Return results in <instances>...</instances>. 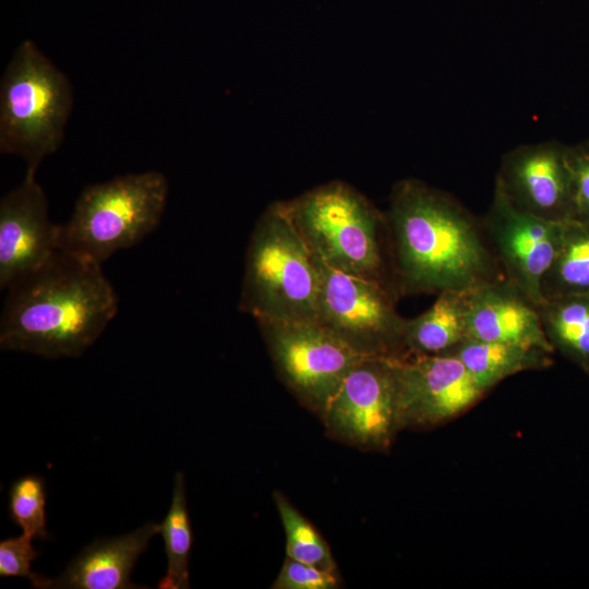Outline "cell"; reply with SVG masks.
<instances>
[{
	"mask_svg": "<svg viewBox=\"0 0 589 589\" xmlns=\"http://www.w3.org/2000/svg\"><path fill=\"white\" fill-rule=\"evenodd\" d=\"M7 290L1 349L47 359L83 354L118 311L101 265L60 250Z\"/></svg>",
	"mask_w": 589,
	"mask_h": 589,
	"instance_id": "obj_1",
	"label": "cell"
},
{
	"mask_svg": "<svg viewBox=\"0 0 589 589\" xmlns=\"http://www.w3.org/2000/svg\"><path fill=\"white\" fill-rule=\"evenodd\" d=\"M385 217L401 293L466 291L500 278L481 227L448 194L418 179L400 180Z\"/></svg>",
	"mask_w": 589,
	"mask_h": 589,
	"instance_id": "obj_2",
	"label": "cell"
},
{
	"mask_svg": "<svg viewBox=\"0 0 589 589\" xmlns=\"http://www.w3.org/2000/svg\"><path fill=\"white\" fill-rule=\"evenodd\" d=\"M317 261L283 201L260 215L248 243L239 310L259 321L315 320Z\"/></svg>",
	"mask_w": 589,
	"mask_h": 589,
	"instance_id": "obj_3",
	"label": "cell"
},
{
	"mask_svg": "<svg viewBox=\"0 0 589 589\" xmlns=\"http://www.w3.org/2000/svg\"><path fill=\"white\" fill-rule=\"evenodd\" d=\"M72 107L67 75L24 40L0 82V152L22 157L26 171L36 172L61 145Z\"/></svg>",
	"mask_w": 589,
	"mask_h": 589,
	"instance_id": "obj_4",
	"label": "cell"
},
{
	"mask_svg": "<svg viewBox=\"0 0 589 589\" xmlns=\"http://www.w3.org/2000/svg\"><path fill=\"white\" fill-rule=\"evenodd\" d=\"M283 203L317 261L388 285L381 241L386 217L356 188L334 180Z\"/></svg>",
	"mask_w": 589,
	"mask_h": 589,
	"instance_id": "obj_5",
	"label": "cell"
},
{
	"mask_svg": "<svg viewBox=\"0 0 589 589\" xmlns=\"http://www.w3.org/2000/svg\"><path fill=\"white\" fill-rule=\"evenodd\" d=\"M168 192L167 178L155 170L86 187L60 225L59 250L101 265L158 226Z\"/></svg>",
	"mask_w": 589,
	"mask_h": 589,
	"instance_id": "obj_6",
	"label": "cell"
},
{
	"mask_svg": "<svg viewBox=\"0 0 589 589\" xmlns=\"http://www.w3.org/2000/svg\"><path fill=\"white\" fill-rule=\"evenodd\" d=\"M317 265L315 321L362 356L407 357L406 318L395 308L392 287L333 269L320 261Z\"/></svg>",
	"mask_w": 589,
	"mask_h": 589,
	"instance_id": "obj_7",
	"label": "cell"
},
{
	"mask_svg": "<svg viewBox=\"0 0 589 589\" xmlns=\"http://www.w3.org/2000/svg\"><path fill=\"white\" fill-rule=\"evenodd\" d=\"M257 324L284 383L320 412L350 370L365 358L315 320Z\"/></svg>",
	"mask_w": 589,
	"mask_h": 589,
	"instance_id": "obj_8",
	"label": "cell"
},
{
	"mask_svg": "<svg viewBox=\"0 0 589 589\" xmlns=\"http://www.w3.org/2000/svg\"><path fill=\"white\" fill-rule=\"evenodd\" d=\"M397 358L365 357L321 412L328 431L356 446L383 448L398 425Z\"/></svg>",
	"mask_w": 589,
	"mask_h": 589,
	"instance_id": "obj_9",
	"label": "cell"
},
{
	"mask_svg": "<svg viewBox=\"0 0 589 589\" xmlns=\"http://www.w3.org/2000/svg\"><path fill=\"white\" fill-rule=\"evenodd\" d=\"M484 226L504 278L539 308L544 301L542 281L557 251L563 221L520 209L495 182Z\"/></svg>",
	"mask_w": 589,
	"mask_h": 589,
	"instance_id": "obj_10",
	"label": "cell"
},
{
	"mask_svg": "<svg viewBox=\"0 0 589 589\" xmlns=\"http://www.w3.org/2000/svg\"><path fill=\"white\" fill-rule=\"evenodd\" d=\"M399 428L443 423L486 393L452 354H411L396 360Z\"/></svg>",
	"mask_w": 589,
	"mask_h": 589,
	"instance_id": "obj_11",
	"label": "cell"
},
{
	"mask_svg": "<svg viewBox=\"0 0 589 589\" xmlns=\"http://www.w3.org/2000/svg\"><path fill=\"white\" fill-rule=\"evenodd\" d=\"M36 172L0 201V288L46 263L59 251L60 225L49 218L48 200Z\"/></svg>",
	"mask_w": 589,
	"mask_h": 589,
	"instance_id": "obj_12",
	"label": "cell"
},
{
	"mask_svg": "<svg viewBox=\"0 0 589 589\" xmlns=\"http://www.w3.org/2000/svg\"><path fill=\"white\" fill-rule=\"evenodd\" d=\"M522 211L552 221L573 217L566 148L556 143L522 145L508 152L496 180Z\"/></svg>",
	"mask_w": 589,
	"mask_h": 589,
	"instance_id": "obj_13",
	"label": "cell"
},
{
	"mask_svg": "<svg viewBox=\"0 0 589 589\" xmlns=\"http://www.w3.org/2000/svg\"><path fill=\"white\" fill-rule=\"evenodd\" d=\"M466 338L554 352L538 308L504 277L483 281L467 290Z\"/></svg>",
	"mask_w": 589,
	"mask_h": 589,
	"instance_id": "obj_14",
	"label": "cell"
},
{
	"mask_svg": "<svg viewBox=\"0 0 589 589\" xmlns=\"http://www.w3.org/2000/svg\"><path fill=\"white\" fill-rule=\"evenodd\" d=\"M156 533H159V524L147 522L130 533L95 540L70 562L59 577H45L40 589L146 588L133 584L130 577L137 558Z\"/></svg>",
	"mask_w": 589,
	"mask_h": 589,
	"instance_id": "obj_15",
	"label": "cell"
},
{
	"mask_svg": "<svg viewBox=\"0 0 589 589\" xmlns=\"http://www.w3.org/2000/svg\"><path fill=\"white\" fill-rule=\"evenodd\" d=\"M444 353L459 359L485 392L510 375L552 363V353L539 348L472 338L462 339Z\"/></svg>",
	"mask_w": 589,
	"mask_h": 589,
	"instance_id": "obj_16",
	"label": "cell"
},
{
	"mask_svg": "<svg viewBox=\"0 0 589 589\" xmlns=\"http://www.w3.org/2000/svg\"><path fill=\"white\" fill-rule=\"evenodd\" d=\"M466 293L442 291L424 313L406 318L404 342L408 356L441 354L466 338Z\"/></svg>",
	"mask_w": 589,
	"mask_h": 589,
	"instance_id": "obj_17",
	"label": "cell"
},
{
	"mask_svg": "<svg viewBox=\"0 0 589 589\" xmlns=\"http://www.w3.org/2000/svg\"><path fill=\"white\" fill-rule=\"evenodd\" d=\"M538 310L553 349L589 374V294L546 299Z\"/></svg>",
	"mask_w": 589,
	"mask_h": 589,
	"instance_id": "obj_18",
	"label": "cell"
},
{
	"mask_svg": "<svg viewBox=\"0 0 589 589\" xmlns=\"http://www.w3.org/2000/svg\"><path fill=\"white\" fill-rule=\"evenodd\" d=\"M589 294V220L563 221L561 240L542 281L544 300Z\"/></svg>",
	"mask_w": 589,
	"mask_h": 589,
	"instance_id": "obj_19",
	"label": "cell"
},
{
	"mask_svg": "<svg viewBox=\"0 0 589 589\" xmlns=\"http://www.w3.org/2000/svg\"><path fill=\"white\" fill-rule=\"evenodd\" d=\"M159 533L165 543L167 570L158 581L159 589H185L190 587V553L193 532L188 509L184 474L178 471L175 477L171 504L159 524Z\"/></svg>",
	"mask_w": 589,
	"mask_h": 589,
	"instance_id": "obj_20",
	"label": "cell"
},
{
	"mask_svg": "<svg viewBox=\"0 0 589 589\" xmlns=\"http://www.w3.org/2000/svg\"><path fill=\"white\" fill-rule=\"evenodd\" d=\"M275 501L286 533L287 556L336 573L329 548L314 527L279 493Z\"/></svg>",
	"mask_w": 589,
	"mask_h": 589,
	"instance_id": "obj_21",
	"label": "cell"
},
{
	"mask_svg": "<svg viewBox=\"0 0 589 589\" xmlns=\"http://www.w3.org/2000/svg\"><path fill=\"white\" fill-rule=\"evenodd\" d=\"M46 481L37 474H25L12 482L9 490V515L22 532L46 540L49 536L46 518Z\"/></svg>",
	"mask_w": 589,
	"mask_h": 589,
	"instance_id": "obj_22",
	"label": "cell"
},
{
	"mask_svg": "<svg viewBox=\"0 0 589 589\" xmlns=\"http://www.w3.org/2000/svg\"><path fill=\"white\" fill-rule=\"evenodd\" d=\"M31 536L22 533L19 537L4 539L0 542V576L25 577L34 588L40 589L44 576L32 572V563L38 556Z\"/></svg>",
	"mask_w": 589,
	"mask_h": 589,
	"instance_id": "obj_23",
	"label": "cell"
},
{
	"mask_svg": "<svg viewBox=\"0 0 589 589\" xmlns=\"http://www.w3.org/2000/svg\"><path fill=\"white\" fill-rule=\"evenodd\" d=\"M337 585L336 573L287 556L273 588L332 589Z\"/></svg>",
	"mask_w": 589,
	"mask_h": 589,
	"instance_id": "obj_24",
	"label": "cell"
},
{
	"mask_svg": "<svg viewBox=\"0 0 589 589\" xmlns=\"http://www.w3.org/2000/svg\"><path fill=\"white\" fill-rule=\"evenodd\" d=\"M573 217L589 220V144L566 148Z\"/></svg>",
	"mask_w": 589,
	"mask_h": 589,
	"instance_id": "obj_25",
	"label": "cell"
}]
</instances>
